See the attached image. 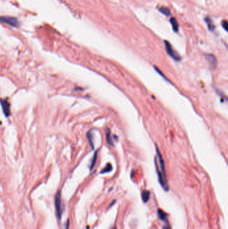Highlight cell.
Masks as SVG:
<instances>
[{"label": "cell", "instance_id": "cell-1", "mask_svg": "<svg viewBox=\"0 0 228 229\" xmlns=\"http://www.w3.org/2000/svg\"><path fill=\"white\" fill-rule=\"evenodd\" d=\"M0 22L6 23L14 28H18L20 26V22L16 18L10 16H0Z\"/></svg>", "mask_w": 228, "mask_h": 229}, {"label": "cell", "instance_id": "cell-2", "mask_svg": "<svg viewBox=\"0 0 228 229\" xmlns=\"http://www.w3.org/2000/svg\"><path fill=\"white\" fill-rule=\"evenodd\" d=\"M164 44H165V46L166 52L168 54V55L170 57H171L175 61H180L181 59V56H179V54L173 49L172 46L171 45V44L167 40L164 41Z\"/></svg>", "mask_w": 228, "mask_h": 229}, {"label": "cell", "instance_id": "cell-3", "mask_svg": "<svg viewBox=\"0 0 228 229\" xmlns=\"http://www.w3.org/2000/svg\"><path fill=\"white\" fill-rule=\"evenodd\" d=\"M55 208L56 214L57 218L60 220L62 216V208H61V193L60 191H58L55 196Z\"/></svg>", "mask_w": 228, "mask_h": 229}, {"label": "cell", "instance_id": "cell-4", "mask_svg": "<svg viewBox=\"0 0 228 229\" xmlns=\"http://www.w3.org/2000/svg\"><path fill=\"white\" fill-rule=\"evenodd\" d=\"M155 167H156V171H157V176H158L159 182L160 184L161 185V186L163 187V188L165 190L168 191L169 190V186H168V184L167 182L166 178H165L163 175H162V174H161V172H159V170L158 169V166L157 165V162H156V161H155Z\"/></svg>", "mask_w": 228, "mask_h": 229}, {"label": "cell", "instance_id": "cell-5", "mask_svg": "<svg viewBox=\"0 0 228 229\" xmlns=\"http://www.w3.org/2000/svg\"><path fill=\"white\" fill-rule=\"evenodd\" d=\"M0 105L2 106V111L5 116L7 117L10 116L11 115L10 105H9V103L8 102V99H0Z\"/></svg>", "mask_w": 228, "mask_h": 229}, {"label": "cell", "instance_id": "cell-6", "mask_svg": "<svg viewBox=\"0 0 228 229\" xmlns=\"http://www.w3.org/2000/svg\"><path fill=\"white\" fill-rule=\"evenodd\" d=\"M156 150H157V156H158V159H159V165H160V167H161V171H162V175L163 176V177L165 178H166V172H165V162H164V160L162 158V155L161 154V153H160L159 150L158 149L157 147H156Z\"/></svg>", "mask_w": 228, "mask_h": 229}, {"label": "cell", "instance_id": "cell-7", "mask_svg": "<svg viewBox=\"0 0 228 229\" xmlns=\"http://www.w3.org/2000/svg\"><path fill=\"white\" fill-rule=\"evenodd\" d=\"M205 56L207 61L210 62V65L215 69L217 66V59L215 56L213 55H211V54H207Z\"/></svg>", "mask_w": 228, "mask_h": 229}, {"label": "cell", "instance_id": "cell-8", "mask_svg": "<svg viewBox=\"0 0 228 229\" xmlns=\"http://www.w3.org/2000/svg\"><path fill=\"white\" fill-rule=\"evenodd\" d=\"M170 23H171V26H172V28H173V31L177 33L179 32V23H178V22L177 21L176 18H171L170 19Z\"/></svg>", "mask_w": 228, "mask_h": 229}, {"label": "cell", "instance_id": "cell-9", "mask_svg": "<svg viewBox=\"0 0 228 229\" xmlns=\"http://www.w3.org/2000/svg\"><path fill=\"white\" fill-rule=\"evenodd\" d=\"M205 22H206L207 25V28H208V29H209V30H210L211 32L214 31L215 27L214 24H213L212 20L210 19V18H209V17L205 18Z\"/></svg>", "mask_w": 228, "mask_h": 229}, {"label": "cell", "instance_id": "cell-10", "mask_svg": "<svg viewBox=\"0 0 228 229\" xmlns=\"http://www.w3.org/2000/svg\"><path fill=\"white\" fill-rule=\"evenodd\" d=\"M157 214H158V217L160 219V220L162 221H166L167 217V214L164 211H163L161 209H158L157 210Z\"/></svg>", "mask_w": 228, "mask_h": 229}, {"label": "cell", "instance_id": "cell-11", "mask_svg": "<svg viewBox=\"0 0 228 229\" xmlns=\"http://www.w3.org/2000/svg\"><path fill=\"white\" fill-rule=\"evenodd\" d=\"M150 195H151V193H150V192L148 190H143L142 192L141 197H142L143 201L144 203H146L149 201V200L150 198Z\"/></svg>", "mask_w": 228, "mask_h": 229}, {"label": "cell", "instance_id": "cell-12", "mask_svg": "<svg viewBox=\"0 0 228 229\" xmlns=\"http://www.w3.org/2000/svg\"><path fill=\"white\" fill-rule=\"evenodd\" d=\"M158 9H159V11L160 12H161V13H163V14H164L165 16H167V17L171 15V11H170V9H169L168 8H167V7H164V6H163V7L159 8Z\"/></svg>", "mask_w": 228, "mask_h": 229}, {"label": "cell", "instance_id": "cell-13", "mask_svg": "<svg viewBox=\"0 0 228 229\" xmlns=\"http://www.w3.org/2000/svg\"><path fill=\"white\" fill-rule=\"evenodd\" d=\"M106 141H107V143L110 145H113V139H112V138H111L110 131L109 129H107V131H106Z\"/></svg>", "mask_w": 228, "mask_h": 229}, {"label": "cell", "instance_id": "cell-14", "mask_svg": "<svg viewBox=\"0 0 228 229\" xmlns=\"http://www.w3.org/2000/svg\"><path fill=\"white\" fill-rule=\"evenodd\" d=\"M111 170H112V165H111L110 164H108L107 165H106V166L100 172V174L108 173V172H110Z\"/></svg>", "mask_w": 228, "mask_h": 229}, {"label": "cell", "instance_id": "cell-15", "mask_svg": "<svg viewBox=\"0 0 228 229\" xmlns=\"http://www.w3.org/2000/svg\"><path fill=\"white\" fill-rule=\"evenodd\" d=\"M97 154H98V152H96L95 154H94L93 159V161H92V163H91L90 167V170L93 169V168L94 167V165H95V164H96V159H97Z\"/></svg>", "mask_w": 228, "mask_h": 229}, {"label": "cell", "instance_id": "cell-16", "mask_svg": "<svg viewBox=\"0 0 228 229\" xmlns=\"http://www.w3.org/2000/svg\"><path fill=\"white\" fill-rule=\"evenodd\" d=\"M92 134H91V132L90 131H89V132L87 133V137H88V139L89 140V142H90V144L91 145V147L93 149H94V145H93V137H92Z\"/></svg>", "mask_w": 228, "mask_h": 229}, {"label": "cell", "instance_id": "cell-17", "mask_svg": "<svg viewBox=\"0 0 228 229\" xmlns=\"http://www.w3.org/2000/svg\"><path fill=\"white\" fill-rule=\"evenodd\" d=\"M221 26L223 27V28L224 29V30L227 32V27H228V24H227V22L226 20H224L222 21L221 22Z\"/></svg>", "mask_w": 228, "mask_h": 229}, {"label": "cell", "instance_id": "cell-18", "mask_svg": "<svg viewBox=\"0 0 228 229\" xmlns=\"http://www.w3.org/2000/svg\"><path fill=\"white\" fill-rule=\"evenodd\" d=\"M69 228V221H67V222H66V228L65 229H68Z\"/></svg>", "mask_w": 228, "mask_h": 229}, {"label": "cell", "instance_id": "cell-19", "mask_svg": "<svg viewBox=\"0 0 228 229\" xmlns=\"http://www.w3.org/2000/svg\"><path fill=\"white\" fill-rule=\"evenodd\" d=\"M163 229H171V228L170 226L167 225V226H163Z\"/></svg>", "mask_w": 228, "mask_h": 229}, {"label": "cell", "instance_id": "cell-20", "mask_svg": "<svg viewBox=\"0 0 228 229\" xmlns=\"http://www.w3.org/2000/svg\"><path fill=\"white\" fill-rule=\"evenodd\" d=\"M116 202V200H114V201H113V202H112V204H110V205H109V206L108 207V209H109V208H110L111 206H112L113 205H114V202Z\"/></svg>", "mask_w": 228, "mask_h": 229}, {"label": "cell", "instance_id": "cell-21", "mask_svg": "<svg viewBox=\"0 0 228 229\" xmlns=\"http://www.w3.org/2000/svg\"><path fill=\"white\" fill-rule=\"evenodd\" d=\"M113 229H115V228H113Z\"/></svg>", "mask_w": 228, "mask_h": 229}]
</instances>
